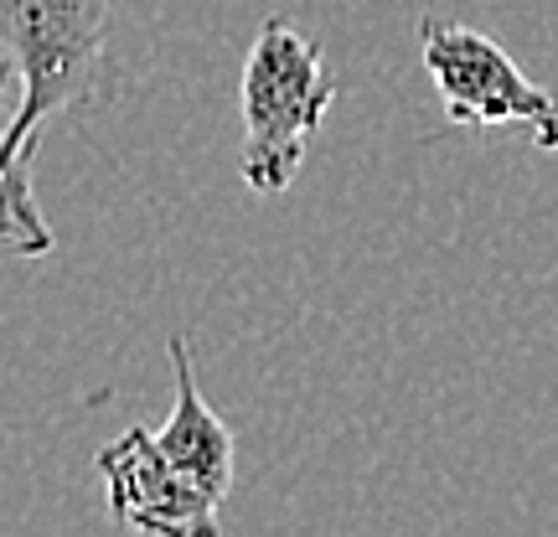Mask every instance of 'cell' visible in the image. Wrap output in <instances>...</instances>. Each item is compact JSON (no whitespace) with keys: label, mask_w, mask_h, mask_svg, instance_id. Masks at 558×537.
Segmentation results:
<instances>
[{"label":"cell","mask_w":558,"mask_h":537,"mask_svg":"<svg viewBox=\"0 0 558 537\" xmlns=\"http://www.w3.org/2000/svg\"><path fill=\"white\" fill-rule=\"evenodd\" d=\"M0 62L21 99L0 135V248L47 254L52 228L32 197V156L52 114H83L109 68V0H0Z\"/></svg>","instance_id":"obj_1"},{"label":"cell","mask_w":558,"mask_h":537,"mask_svg":"<svg viewBox=\"0 0 558 537\" xmlns=\"http://www.w3.org/2000/svg\"><path fill=\"white\" fill-rule=\"evenodd\" d=\"M331 99H337V73L320 41L305 37L295 21H264L239 83V176L264 197L290 192Z\"/></svg>","instance_id":"obj_2"},{"label":"cell","mask_w":558,"mask_h":537,"mask_svg":"<svg viewBox=\"0 0 558 537\" xmlns=\"http://www.w3.org/2000/svg\"><path fill=\"white\" fill-rule=\"evenodd\" d=\"M418 58L439 88L445 114L465 130H522V135L558 150V99L507 58L497 37L445 16L418 21Z\"/></svg>","instance_id":"obj_3"},{"label":"cell","mask_w":558,"mask_h":537,"mask_svg":"<svg viewBox=\"0 0 558 537\" xmlns=\"http://www.w3.org/2000/svg\"><path fill=\"white\" fill-rule=\"evenodd\" d=\"M99 476L109 480V512L130 533H156V537H218V497H207L197 480L181 471L177 460L160 450L156 429H124L114 444H104Z\"/></svg>","instance_id":"obj_4"},{"label":"cell","mask_w":558,"mask_h":537,"mask_svg":"<svg viewBox=\"0 0 558 537\" xmlns=\"http://www.w3.org/2000/svg\"><path fill=\"white\" fill-rule=\"evenodd\" d=\"M166 352H171V373H177V403H171V418L156 429L160 450L177 460L207 497L228 501V491H233V435H228V424L213 414V403L202 399L186 337H171Z\"/></svg>","instance_id":"obj_5"},{"label":"cell","mask_w":558,"mask_h":537,"mask_svg":"<svg viewBox=\"0 0 558 537\" xmlns=\"http://www.w3.org/2000/svg\"><path fill=\"white\" fill-rule=\"evenodd\" d=\"M5 124H11V103H5V88H0V135H5Z\"/></svg>","instance_id":"obj_6"}]
</instances>
